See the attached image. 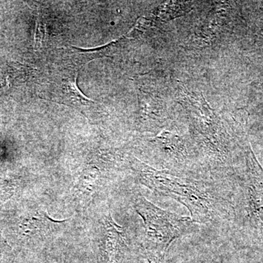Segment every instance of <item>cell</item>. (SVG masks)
<instances>
[{"mask_svg": "<svg viewBox=\"0 0 263 263\" xmlns=\"http://www.w3.org/2000/svg\"><path fill=\"white\" fill-rule=\"evenodd\" d=\"M130 167L138 182L162 196L182 204L195 223H219L235 214L233 193L228 179H197L160 171L133 159Z\"/></svg>", "mask_w": 263, "mask_h": 263, "instance_id": "6da1fadb", "label": "cell"}, {"mask_svg": "<svg viewBox=\"0 0 263 263\" xmlns=\"http://www.w3.org/2000/svg\"><path fill=\"white\" fill-rule=\"evenodd\" d=\"M133 207L143 219L142 248L148 263H164L173 242L187 235L196 224L190 217L157 207L142 195L135 197Z\"/></svg>", "mask_w": 263, "mask_h": 263, "instance_id": "7a4b0ae2", "label": "cell"}, {"mask_svg": "<svg viewBox=\"0 0 263 263\" xmlns=\"http://www.w3.org/2000/svg\"><path fill=\"white\" fill-rule=\"evenodd\" d=\"M246 167L240 181L242 202L249 228L263 240V168L248 140H245Z\"/></svg>", "mask_w": 263, "mask_h": 263, "instance_id": "3957f363", "label": "cell"}, {"mask_svg": "<svg viewBox=\"0 0 263 263\" xmlns=\"http://www.w3.org/2000/svg\"><path fill=\"white\" fill-rule=\"evenodd\" d=\"M101 247L111 263L117 262L128 250L125 231L114 220L111 214L104 216L101 221Z\"/></svg>", "mask_w": 263, "mask_h": 263, "instance_id": "277c9868", "label": "cell"}, {"mask_svg": "<svg viewBox=\"0 0 263 263\" xmlns=\"http://www.w3.org/2000/svg\"><path fill=\"white\" fill-rule=\"evenodd\" d=\"M66 221L55 220L46 211L35 209L24 216L19 224V229L27 239H46Z\"/></svg>", "mask_w": 263, "mask_h": 263, "instance_id": "5b68a950", "label": "cell"}, {"mask_svg": "<svg viewBox=\"0 0 263 263\" xmlns=\"http://www.w3.org/2000/svg\"><path fill=\"white\" fill-rule=\"evenodd\" d=\"M100 174L99 170L93 166L83 171L72 190V195L76 200L87 202L97 187Z\"/></svg>", "mask_w": 263, "mask_h": 263, "instance_id": "8992f818", "label": "cell"}, {"mask_svg": "<svg viewBox=\"0 0 263 263\" xmlns=\"http://www.w3.org/2000/svg\"><path fill=\"white\" fill-rule=\"evenodd\" d=\"M77 76L72 79H66L64 80L63 92L67 97H68L69 100L72 101L79 102L81 103L88 104L89 103H94V100L86 98L83 95L79 87L77 86Z\"/></svg>", "mask_w": 263, "mask_h": 263, "instance_id": "52a82bcc", "label": "cell"}, {"mask_svg": "<svg viewBox=\"0 0 263 263\" xmlns=\"http://www.w3.org/2000/svg\"><path fill=\"white\" fill-rule=\"evenodd\" d=\"M14 193V187L9 181L0 180V205L9 200Z\"/></svg>", "mask_w": 263, "mask_h": 263, "instance_id": "ba28073f", "label": "cell"}, {"mask_svg": "<svg viewBox=\"0 0 263 263\" xmlns=\"http://www.w3.org/2000/svg\"><path fill=\"white\" fill-rule=\"evenodd\" d=\"M43 37H44V29L41 22L37 21L36 23L35 32H34V43L35 46H37L39 43V46H41V42H42Z\"/></svg>", "mask_w": 263, "mask_h": 263, "instance_id": "9c48e42d", "label": "cell"}]
</instances>
